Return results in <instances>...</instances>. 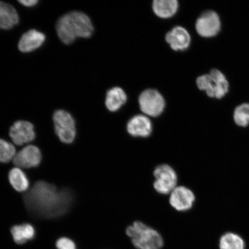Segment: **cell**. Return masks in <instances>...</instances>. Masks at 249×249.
<instances>
[{"mask_svg": "<svg viewBox=\"0 0 249 249\" xmlns=\"http://www.w3.org/2000/svg\"><path fill=\"white\" fill-rule=\"evenodd\" d=\"M73 196L68 189L58 191L45 181H38L24 196L27 209L34 216L44 218L58 217L69 210Z\"/></svg>", "mask_w": 249, "mask_h": 249, "instance_id": "1", "label": "cell"}, {"mask_svg": "<svg viewBox=\"0 0 249 249\" xmlns=\"http://www.w3.org/2000/svg\"><path fill=\"white\" fill-rule=\"evenodd\" d=\"M59 38L65 45H71L78 38H89L93 32L91 19L82 12L72 11L64 15L56 24Z\"/></svg>", "mask_w": 249, "mask_h": 249, "instance_id": "2", "label": "cell"}, {"mask_svg": "<svg viewBox=\"0 0 249 249\" xmlns=\"http://www.w3.org/2000/svg\"><path fill=\"white\" fill-rule=\"evenodd\" d=\"M125 234L137 249H161L164 246L161 233L142 221H135L127 226Z\"/></svg>", "mask_w": 249, "mask_h": 249, "instance_id": "3", "label": "cell"}, {"mask_svg": "<svg viewBox=\"0 0 249 249\" xmlns=\"http://www.w3.org/2000/svg\"><path fill=\"white\" fill-rule=\"evenodd\" d=\"M196 84L199 89L206 91L211 98L221 99L229 91L228 81L220 71L216 69L211 70L209 74L199 76Z\"/></svg>", "mask_w": 249, "mask_h": 249, "instance_id": "4", "label": "cell"}, {"mask_svg": "<svg viewBox=\"0 0 249 249\" xmlns=\"http://www.w3.org/2000/svg\"><path fill=\"white\" fill-rule=\"evenodd\" d=\"M153 188L158 194L167 196L179 185L178 174L171 165H158L153 171Z\"/></svg>", "mask_w": 249, "mask_h": 249, "instance_id": "5", "label": "cell"}, {"mask_svg": "<svg viewBox=\"0 0 249 249\" xmlns=\"http://www.w3.org/2000/svg\"><path fill=\"white\" fill-rule=\"evenodd\" d=\"M56 135L60 141L71 144L76 138L75 122L72 116L67 111H55L53 117Z\"/></svg>", "mask_w": 249, "mask_h": 249, "instance_id": "6", "label": "cell"}, {"mask_svg": "<svg viewBox=\"0 0 249 249\" xmlns=\"http://www.w3.org/2000/svg\"><path fill=\"white\" fill-rule=\"evenodd\" d=\"M140 110L145 116L158 117L162 114L165 106L164 99L157 90L146 89L139 96Z\"/></svg>", "mask_w": 249, "mask_h": 249, "instance_id": "7", "label": "cell"}, {"mask_svg": "<svg viewBox=\"0 0 249 249\" xmlns=\"http://www.w3.org/2000/svg\"><path fill=\"white\" fill-rule=\"evenodd\" d=\"M169 204L174 210L185 213L193 209L196 201L195 192L185 185H178L169 195Z\"/></svg>", "mask_w": 249, "mask_h": 249, "instance_id": "8", "label": "cell"}, {"mask_svg": "<svg viewBox=\"0 0 249 249\" xmlns=\"http://www.w3.org/2000/svg\"><path fill=\"white\" fill-rule=\"evenodd\" d=\"M126 131L133 139H147L153 134L154 125L150 118L145 115H136L127 121Z\"/></svg>", "mask_w": 249, "mask_h": 249, "instance_id": "9", "label": "cell"}, {"mask_svg": "<svg viewBox=\"0 0 249 249\" xmlns=\"http://www.w3.org/2000/svg\"><path fill=\"white\" fill-rule=\"evenodd\" d=\"M221 28L219 15L215 12L208 11L198 18L196 23V29L201 36L213 37L217 35Z\"/></svg>", "mask_w": 249, "mask_h": 249, "instance_id": "10", "label": "cell"}, {"mask_svg": "<svg viewBox=\"0 0 249 249\" xmlns=\"http://www.w3.org/2000/svg\"><path fill=\"white\" fill-rule=\"evenodd\" d=\"M41 160L40 149L35 145H29L16 154L13 163L20 169H30L39 166Z\"/></svg>", "mask_w": 249, "mask_h": 249, "instance_id": "11", "label": "cell"}, {"mask_svg": "<svg viewBox=\"0 0 249 249\" xmlns=\"http://www.w3.org/2000/svg\"><path fill=\"white\" fill-rule=\"evenodd\" d=\"M9 136L15 144L20 146L32 142L36 132L32 124L26 121H18L9 130Z\"/></svg>", "mask_w": 249, "mask_h": 249, "instance_id": "12", "label": "cell"}, {"mask_svg": "<svg viewBox=\"0 0 249 249\" xmlns=\"http://www.w3.org/2000/svg\"><path fill=\"white\" fill-rule=\"evenodd\" d=\"M166 40L174 51H183L189 48L191 38L185 28L177 26L166 34Z\"/></svg>", "mask_w": 249, "mask_h": 249, "instance_id": "13", "label": "cell"}, {"mask_svg": "<svg viewBox=\"0 0 249 249\" xmlns=\"http://www.w3.org/2000/svg\"><path fill=\"white\" fill-rule=\"evenodd\" d=\"M45 40L44 34L36 30H30L21 36L18 43V49L25 53L33 52L42 46Z\"/></svg>", "mask_w": 249, "mask_h": 249, "instance_id": "14", "label": "cell"}, {"mask_svg": "<svg viewBox=\"0 0 249 249\" xmlns=\"http://www.w3.org/2000/svg\"><path fill=\"white\" fill-rule=\"evenodd\" d=\"M18 22L19 17L13 6L0 1V30H10Z\"/></svg>", "mask_w": 249, "mask_h": 249, "instance_id": "15", "label": "cell"}, {"mask_svg": "<svg viewBox=\"0 0 249 249\" xmlns=\"http://www.w3.org/2000/svg\"><path fill=\"white\" fill-rule=\"evenodd\" d=\"M126 101L127 96L124 90L120 87H114L107 92L106 107L109 111L116 112L122 107Z\"/></svg>", "mask_w": 249, "mask_h": 249, "instance_id": "16", "label": "cell"}, {"mask_svg": "<svg viewBox=\"0 0 249 249\" xmlns=\"http://www.w3.org/2000/svg\"><path fill=\"white\" fill-rule=\"evenodd\" d=\"M178 7L177 0H155L152 5L154 13L163 18L173 17L178 11Z\"/></svg>", "mask_w": 249, "mask_h": 249, "instance_id": "17", "label": "cell"}, {"mask_svg": "<svg viewBox=\"0 0 249 249\" xmlns=\"http://www.w3.org/2000/svg\"><path fill=\"white\" fill-rule=\"evenodd\" d=\"M11 232L14 241L18 245L31 240L36 234L35 229L30 224L14 226L12 227Z\"/></svg>", "mask_w": 249, "mask_h": 249, "instance_id": "18", "label": "cell"}, {"mask_svg": "<svg viewBox=\"0 0 249 249\" xmlns=\"http://www.w3.org/2000/svg\"><path fill=\"white\" fill-rule=\"evenodd\" d=\"M8 179L12 188L18 192H26L29 189V179L20 168L15 167L11 169L9 173Z\"/></svg>", "mask_w": 249, "mask_h": 249, "instance_id": "19", "label": "cell"}, {"mask_svg": "<svg viewBox=\"0 0 249 249\" xmlns=\"http://www.w3.org/2000/svg\"><path fill=\"white\" fill-rule=\"evenodd\" d=\"M220 249H244L245 242L240 236L232 232H227L221 237Z\"/></svg>", "mask_w": 249, "mask_h": 249, "instance_id": "20", "label": "cell"}, {"mask_svg": "<svg viewBox=\"0 0 249 249\" xmlns=\"http://www.w3.org/2000/svg\"><path fill=\"white\" fill-rule=\"evenodd\" d=\"M233 120L238 126L246 127L249 124V104H244L235 108Z\"/></svg>", "mask_w": 249, "mask_h": 249, "instance_id": "21", "label": "cell"}, {"mask_svg": "<svg viewBox=\"0 0 249 249\" xmlns=\"http://www.w3.org/2000/svg\"><path fill=\"white\" fill-rule=\"evenodd\" d=\"M16 154V148L13 144L0 139V162L8 163L13 160Z\"/></svg>", "mask_w": 249, "mask_h": 249, "instance_id": "22", "label": "cell"}, {"mask_svg": "<svg viewBox=\"0 0 249 249\" xmlns=\"http://www.w3.org/2000/svg\"><path fill=\"white\" fill-rule=\"evenodd\" d=\"M58 249H76V245L71 239L68 238H61L56 242Z\"/></svg>", "mask_w": 249, "mask_h": 249, "instance_id": "23", "label": "cell"}, {"mask_svg": "<svg viewBox=\"0 0 249 249\" xmlns=\"http://www.w3.org/2000/svg\"><path fill=\"white\" fill-rule=\"evenodd\" d=\"M18 2L24 7H33L38 4V1H36V0H21V1H18Z\"/></svg>", "mask_w": 249, "mask_h": 249, "instance_id": "24", "label": "cell"}]
</instances>
